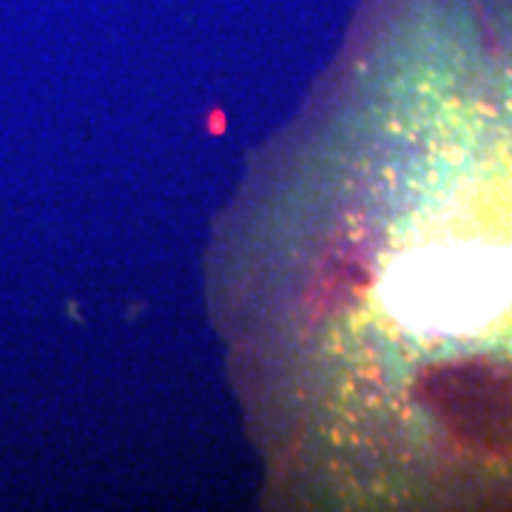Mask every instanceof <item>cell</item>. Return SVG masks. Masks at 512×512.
Masks as SVG:
<instances>
[{
    "label": "cell",
    "instance_id": "obj_1",
    "mask_svg": "<svg viewBox=\"0 0 512 512\" xmlns=\"http://www.w3.org/2000/svg\"><path fill=\"white\" fill-rule=\"evenodd\" d=\"M370 311L396 487L512 507V0H393Z\"/></svg>",
    "mask_w": 512,
    "mask_h": 512
}]
</instances>
